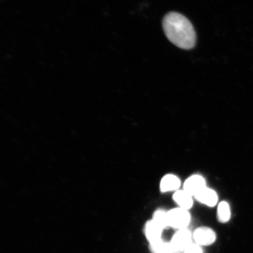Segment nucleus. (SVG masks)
<instances>
[{"label": "nucleus", "mask_w": 253, "mask_h": 253, "mask_svg": "<svg viewBox=\"0 0 253 253\" xmlns=\"http://www.w3.org/2000/svg\"><path fill=\"white\" fill-rule=\"evenodd\" d=\"M168 217L169 227L177 230L188 228L191 220L188 211L179 207L168 211Z\"/></svg>", "instance_id": "nucleus-2"}, {"label": "nucleus", "mask_w": 253, "mask_h": 253, "mask_svg": "<svg viewBox=\"0 0 253 253\" xmlns=\"http://www.w3.org/2000/svg\"><path fill=\"white\" fill-rule=\"evenodd\" d=\"M164 33L170 42L183 49H191L197 42V36L191 22L178 12L167 14L163 22Z\"/></svg>", "instance_id": "nucleus-1"}, {"label": "nucleus", "mask_w": 253, "mask_h": 253, "mask_svg": "<svg viewBox=\"0 0 253 253\" xmlns=\"http://www.w3.org/2000/svg\"><path fill=\"white\" fill-rule=\"evenodd\" d=\"M181 181L178 176L168 174L164 176L160 183V189L163 192L176 191L180 187Z\"/></svg>", "instance_id": "nucleus-9"}, {"label": "nucleus", "mask_w": 253, "mask_h": 253, "mask_svg": "<svg viewBox=\"0 0 253 253\" xmlns=\"http://www.w3.org/2000/svg\"><path fill=\"white\" fill-rule=\"evenodd\" d=\"M206 188L205 179L201 175H194L189 177L183 184V190L193 197Z\"/></svg>", "instance_id": "nucleus-6"}, {"label": "nucleus", "mask_w": 253, "mask_h": 253, "mask_svg": "<svg viewBox=\"0 0 253 253\" xmlns=\"http://www.w3.org/2000/svg\"><path fill=\"white\" fill-rule=\"evenodd\" d=\"M182 253H204L202 247L193 243L192 244L186 249Z\"/></svg>", "instance_id": "nucleus-14"}, {"label": "nucleus", "mask_w": 253, "mask_h": 253, "mask_svg": "<svg viewBox=\"0 0 253 253\" xmlns=\"http://www.w3.org/2000/svg\"><path fill=\"white\" fill-rule=\"evenodd\" d=\"M164 229L153 219L148 220L145 223L144 232L148 243L162 240V235Z\"/></svg>", "instance_id": "nucleus-5"}, {"label": "nucleus", "mask_w": 253, "mask_h": 253, "mask_svg": "<svg viewBox=\"0 0 253 253\" xmlns=\"http://www.w3.org/2000/svg\"><path fill=\"white\" fill-rule=\"evenodd\" d=\"M216 240V233L210 227H199L193 232L194 243L202 248L212 245Z\"/></svg>", "instance_id": "nucleus-3"}, {"label": "nucleus", "mask_w": 253, "mask_h": 253, "mask_svg": "<svg viewBox=\"0 0 253 253\" xmlns=\"http://www.w3.org/2000/svg\"><path fill=\"white\" fill-rule=\"evenodd\" d=\"M170 242L175 249L182 253L194 243L193 233L188 228L178 230L173 235Z\"/></svg>", "instance_id": "nucleus-4"}, {"label": "nucleus", "mask_w": 253, "mask_h": 253, "mask_svg": "<svg viewBox=\"0 0 253 253\" xmlns=\"http://www.w3.org/2000/svg\"><path fill=\"white\" fill-rule=\"evenodd\" d=\"M163 240L149 243V249L151 253H161L164 244Z\"/></svg>", "instance_id": "nucleus-12"}, {"label": "nucleus", "mask_w": 253, "mask_h": 253, "mask_svg": "<svg viewBox=\"0 0 253 253\" xmlns=\"http://www.w3.org/2000/svg\"><path fill=\"white\" fill-rule=\"evenodd\" d=\"M152 219L156 221L164 229L169 228L168 211H166L161 209L156 210L153 213Z\"/></svg>", "instance_id": "nucleus-11"}, {"label": "nucleus", "mask_w": 253, "mask_h": 253, "mask_svg": "<svg viewBox=\"0 0 253 253\" xmlns=\"http://www.w3.org/2000/svg\"><path fill=\"white\" fill-rule=\"evenodd\" d=\"M161 253H181L179 252L178 250L175 249V247H174L170 242H164V244L163 246V248L162 249V252Z\"/></svg>", "instance_id": "nucleus-13"}, {"label": "nucleus", "mask_w": 253, "mask_h": 253, "mask_svg": "<svg viewBox=\"0 0 253 253\" xmlns=\"http://www.w3.org/2000/svg\"><path fill=\"white\" fill-rule=\"evenodd\" d=\"M218 221L221 223L228 222L231 217L230 206L226 201H222L218 205L217 210Z\"/></svg>", "instance_id": "nucleus-10"}, {"label": "nucleus", "mask_w": 253, "mask_h": 253, "mask_svg": "<svg viewBox=\"0 0 253 253\" xmlns=\"http://www.w3.org/2000/svg\"><path fill=\"white\" fill-rule=\"evenodd\" d=\"M192 197V195L189 194L185 190H180V191H176L173 194V199L179 208L189 211L194 205Z\"/></svg>", "instance_id": "nucleus-8"}, {"label": "nucleus", "mask_w": 253, "mask_h": 253, "mask_svg": "<svg viewBox=\"0 0 253 253\" xmlns=\"http://www.w3.org/2000/svg\"><path fill=\"white\" fill-rule=\"evenodd\" d=\"M194 197L199 202L209 207H215L218 202L217 193L213 189L207 187L202 189L201 192L195 195Z\"/></svg>", "instance_id": "nucleus-7"}]
</instances>
